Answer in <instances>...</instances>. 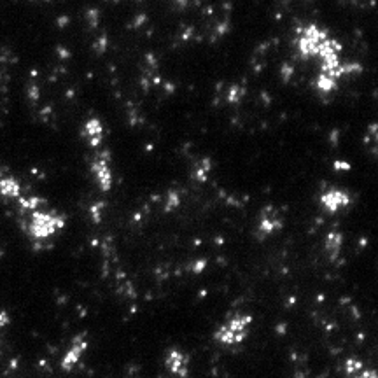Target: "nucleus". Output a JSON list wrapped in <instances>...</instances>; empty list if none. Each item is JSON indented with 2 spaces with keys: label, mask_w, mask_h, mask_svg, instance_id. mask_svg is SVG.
Wrapping results in <instances>:
<instances>
[{
  "label": "nucleus",
  "mask_w": 378,
  "mask_h": 378,
  "mask_svg": "<svg viewBox=\"0 0 378 378\" xmlns=\"http://www.w3.org/2000/svg\"><path fill=\"white\" fill-rule=\"evenodd\" d=\"M350 203V196L341 189H328L321 195V205L329 212V214H336L338 210L345 208Z\"/></svg>",
  "instance_id": "20e7f679"
},
{
  "label": "nucleus",
  "mask_w": 378,
  "mask_h": 378,
  "mask_svg": "<svg viewBox=\"0 0 378 378\" xmlns=\"http://www.w3.org/2000/svg\"><path fill=\"white\" fill-rule=\"evenodd\" d=\"M105 208V203L104 202H98L97 205H93L91 207V214H93V219H94V223H100V219H102V210Z\"/></svg>",
  "instance_id": "2eb2a0df"
},
{
  "label": "nucleus",
  "mask_w": 378,
  "mask_h": 378,
  "mask_svg": "<svg viewBox=\"0 0 378 378\" xmlns=\"http://www.w3.org/2000/svg\"><path fill=\"white\" fill-rule=\"evenodd\" d=\"M364 368V364H362V361L356 359V357H349V359L345 361V373L346 375H357V373L361 371V369Z\"/></svg>",
  "instance_id": "ddd939ff"
},
{
  "label": "nucleus",
  "mask_w": 378,
  "mask_h": 378,
  "mask_svg": "<svg viewBox=\"0 0 378 378\" xmlns=\"http://www.w3.org/2000/svg\"><path fill=\"white\" fill-rule=\"evenodd\" d=\"M242 97H243V89L238 88V86H233V88H231V91H230V100L231 102H238Z\"/></svg>",
  "instance_id": "a211bd4d"
},
{
  "label": "nucleus",
  "mask_w": 378,
  "mask_h": 378,
  "mask_svg": "<svg viewBox=\"0 0 378 378\" xmlns=\"http://www.w3.org/2000/svg\"><path fill=\"white\" fill-rule=\"evenodd\" d=\"M93 172L98 180V186L102 187V191H109L110 186H112V172H110V167H109L107 152H102V154L93 161Z\"/></svg>",
  "instance_id": "39448f33"
},
{
  "label": "nucleus",
  "mask_w": 378,
  "mask_h": 378,
  "mask_svg": "<svg viewBox=\"0 0 378 378\" xmlns=\"http://www.w3.org/2000/svg\"><path fill=\"white\" fill-rule=\"evenodd\" d=\"M336 86H338V81H336V79H333V77H329V76H324V74H321V76H319L317 88L321 89L322 93H331V91H334V89H336Z\"/></svg>",
  "instance_id": "f8f14e48"
},
{
  "label": "nucleus",
  "mask_w": 378,
  "mask_h": 378,
  "mask_svg": "<svg viewBox=\"0 0 378 378\" xmlns=\"http://www.w3.org/2000/svg\"><path fill=\"white\" fill-rule=\"evenodd\" d=\"M0 193L4 196H9V198H16L19 196V186L14 179H2L0 180Z\"/></svg>",
  "instance_id": "9b49d317"
},
{
  "label": "nucleus",
  "mask_w": 378,
  "mask_h": 378,
  "mask_svg": "<svg viewBox=\"0 0 378 378\" xmlns=\"http://www.w3.org/2000/svg\"><path fill=\"white\" fill-rule=\"evenodd\" d=\"M341 245H343V235L341 231H329L326 236V250L331 256V259H336L340 256Z\"/></svg>",
  "instance_id": "6e6552de"
},
{
  "label": "nucleus",
  "mask_w": 378,
  "mask_h": 378,
  "mask_svg": "<svg viewBox=\"0 0 378 378\" xmlns=\"http://www.w3.org/2000/svg\"><path fill=\"white\" fill-rule=\"evenodd\" d=\"M212 172V160L210 158H203L196 163V167L193 168V179L196 182H205L208 179V173Z\"/></svg>",
  "instance_id": "9d476101"
},
{
  "label": "nucleus",
  "mask_w": 378,
  "mask_h": 378,
  "mask_svg": "<svg viewBox=\"0 0 378 378\" xmlns=\"http://www.w3.org/2000/svg\"><path fill=\"white\" fill-rule=\"evenodd\" d=\"M180 205V196L177 191L170 189L167 195V203H165V212H173Z\"/></svg>",
  "instance_id": "4468645a"
},
{
  "label": "nucleus",
  "mask_w": 378,
  "mask_h": 378,
  "mask_svg": "<svg viewBox=\"0 0 378 378\" xmlns=\"http://www.w3.org/2000/svg\"><path fill=\"white\" fill-rule=\"evenodd\" d=\"M205 266H207V261H205V259H196V261L191 265V271L193 273H202V271L205 270Z\"/></svg>",
  "instance_id": "f3484780"
},
{
  "label": "nucleus",
  "mask_w": 378,
  "mask_h": 378,
  "mask_svg": "<svg viewBox=\"0 0 378 378\" xmlns=\"http://www.w3.org/2000/svg\"><path fill=\"white\" fill-rule=\"evenodd\" d=\"M86 135H88V140L91 145H98L102 140H104V126L98 119H89L88 123H86V128H84Z\"/></svg>",
  "instance_id": "1a4fd4ad"
},
{
  "label": "nucleus",
  "mask_w": 378,
  "mask_h": 378,
  "mask_svg": "<svg viewBox=\"0 0 378 378\" xmlns=\"http://www.w3.org/2000/svg\"><path fill=\"white\" fill-rule=\"evenodd\" d=\"M334 170L336 172H349L350 170V165L346 163V161H341V160H338V161H334Z\"/></svg>",
  "instance_id": "6ab92c4d"
},
{
  "label": "nucleus",
  "mask_w": 378,
  "mask_h": 378,
  "mask_svg": "<svg viewBox=\"0 0 378 378\" xmlns=\"http://www.w3.org/2000/svg\"><path fill=\"white\" fill-rule=\"evenodd\" d=\"M60 228H63V217H60V215L44 214V212L39 210H34V214H32L30 231L35 238H47Z\"/></svg>",
  "instance_id": "f03ea898"
},
{
  "label": "nucleus",
  "mask_w": 378,
  "mask_h": 378,
  "mask_svg": "<svg viewBox=\"0 0 378 378\" xmlns=\"http://www.w3.org/2000/svg\"><path fill=\"white\" fill-rule=\"evenodd\" d=\"M165 366L167 369L177 378H187L189 376V356L177 349H172L165 356Z\"/></svg>",
  "instance_id": "7ed1b4c3"
},
{
  "label": "nucleus",
  "mask_w": 378,
  "mask_h": 378,
  "mask_svg": "<svg viewBox=\"0 0 378 378\" xmlns=\"http://www.w3.org/2000/svg\"><path fill=\"white\" fill-rule=\"evenodd\" d=\"M350 378H378V376H376L375 369H364V368H362L357 375H352Z\"/></svg>",
  "instance_id": "dca6fc26"
},
{
  "label": "nucleus",
  "mask_w": 378,
  "mask_h": 378,
  "mask_svg": "<svg viewBox=\"0 0 378 378\" xmlns=\"http://www.w3.org/2000/svg\"><path fill=\"white\" fill-rule=\"evenodd\" d=\"M250 324H252V315L235 313L226 324H223L217 331H215V340L223 345L242 343V341L247 338Z\"/></svg>",
  "instance_id": "f257e3e1"
},
{
  "label": "nucleus",
  "mask_w": 378,
  "mask_h": 378,
  "mask_svg": "<svg viewBox=\"0 0 378 378\" xmlns=\"http://www.w3.org/2000/svg\"><path fill=\"white\" fill-rule=\"evenodd\" d=\"M86 350H88V340H84V336L76 338L72 346H70V350L65 354V357H63L61 368L65 369V371H70L74 366H77V362L81 361L82 354H84Z\"/></svg>",
  "instance_id": "0eeeda50"
},
{
  "label": "nucleus",
  "mask_w": 378,
  "mask_h": 378,
  "mask_svg": "<svg viewBox=\"0 0 378 378\" xmlns=\"http://www.w3.org/2000/svg\"><path fill=\"white\" fill-rule=\"evenodd\" d=\"M284 226V220L277 212L273 210V207H266L261 212V219H259V233L261 236H268L273 231H278Z\"/></svg>",
  "instance_id": "423d86ee"
}]
</instances>
